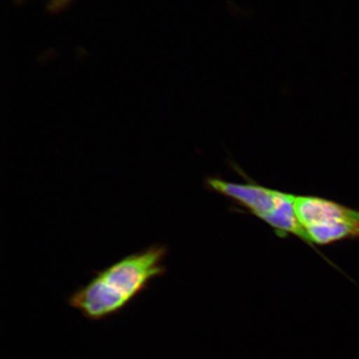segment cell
Returning a JSON list of instances; mask_svg holds the SVG:
<instances>
[{
    "mask_svg": "<svg viewBox=\"0 0 359 359\" xmlns=\"http://www.w3.org/2000/svg\"><path fill=\"white\" fill-rule=\"evenodd\" d=\"M167 251L163 245H152L121 259L95 272V276L74 292L67 302L92 321L120 313L147 289L152 280L164 275L163 260Z\"/></svg>",
    "mask_w": 359,
    "mask_h": 359,
    "instance_id": "cell-1",
    "label": "cell"
},
{
    "mask_svg": "<svg viewBox=\"0 0 359 359\" xmlns=\"http://www.w3.org/2000/svg\"><path fill=\"white\" fill-rule=\"evenodd\" d=\"M208 182L212 190L235 200L264 222L280 208L288 195L271 188L232 183L222 179H210Z\"/></svg>",
    "mask_w": 359,
    "mask_h": 359,
    "instance_id": "cell-3",
    "label": "cell"
},
{
    "mask_svg": "<svg viewBox=\"0 0 359 359\" xmlns=\"http://www.w3.org/2000/svg\"><path fill=\"white\" fill-rule=\"evenodd\" d=\"M72 0H50L48 6L49 12L57 13L65 10Z\"/></svg>",
    "mask_w": 359,
    "mask_h": 359,
    "instance_id": "cell-4",
    "label": "cell"
},
{
    "mask_svg": "<svg viewBox=\"0 0 359 359\" xmlns=\"http://www.w3.org/2000/svg\"><path fill=\"white\" fill-rule=\"evenodd\" d=\"M296 217L306 231L309 243L320 245L359 239V210L337 202L309 196H296Z\"/></svg>",
    "mask_w": 359,
    "mask_h": 359,
    "instance_id": "cell-2",
    "label": "cell"
}]
</instances>
